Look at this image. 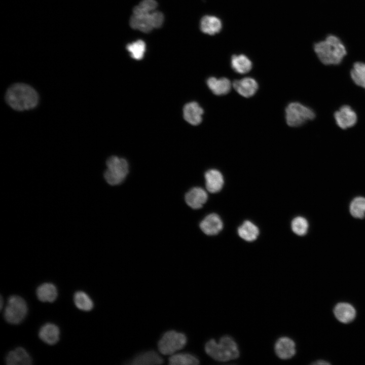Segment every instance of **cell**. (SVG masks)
I'll return each instance as SVG.
<instances>
[{
    "label": "cell",
    "instance_id": "6da1fadb",
    "mask_svg": "<svg viewBox=\"0 0 365 365\" xmlns=\"http://www.w3.org/2000/svg\"><path fill=\"white\" fill-rule=\"evenodd\" d=\"M6 100L12 108L21 111L35 107L39 101V96L36 91L29 85L16 83L7 90Z\"/></svg>",
    "mask_w": 365,
    "mask_h": 365
},
{
    "label": "cell",
    "instance_id": "7a4b0ae2",
    "mask_svg": "<svg viewBox=\"0 0 365 365\" xmlns=\"http://www.w3.org/2000/svg\"><path fill=\"white\" fill-rule=\"evenodd\" d=\"M314 50L320 61L325 65L340 64L347 54L343 43L334 35H329L324 40L316 43Z\"/></svg>",
    "mask_w": 365,
    "mask_h": 365
},
{
    "label": "cell",
    "instance_id": "3957f363",
    "mask_svg": "<svg viewBox=\"0 0 365 365\" xmlns=\"http://www.w3.org/2000/svg\"><path fill=\"white\" fill-rule=\"evenodd\" d=\"M205 350L209 356L220 361L235 359L239 356L236 343L229 336L222 337L218 343L214 339L209 340L205 345Z\"/></svg>",
    "mask_w": 365,
    "mask_h": 365
},
{
    "label": "cell",
    "instance_id": "277c9868",
    "mask_svg": "<svg viewBox=\"0 0 365 365\" xmlns=\"http://www.w3.org/2000/svg\"><path fill=\"white\" fill-rule=\"evenodd\" d=\"M106 166L107 169L104 173V177L111 185L121 184L128 173L129 165L124 158L112 156L107 160Z\"/></svg>",
    "mask_w": 365,
    "mask_h": 365
},
{
    "label": "cell",
    "instance_id": "5b68a950",
    "mask_svg": "<svg viewBox=\"0 0 365 365\" xmlns=\"http://www.w3.org/2000/svg\"><path fill=\"white\" fill-rule=\"evenodd\" d=\"M285 112L286 123L293 127L300 126L315 117V113L311 108L298 102L289 103Z\"/></svg>",
    "mask_w": 365,
    "mask_h": 365
},
{
    "label": "cell",
    "instance_id": "8992f818",
    "mask_svg": "<svg viewBox=\"0 0 365 365\" xmlns=\"http://www.w3.org/2000/svg\"><path fill=\"white\" fill-rule=\"evenodd\" d=\"M27 311L28 307L25 301L19 296L13 295L8 299L4 316L8 323L18 324L24 320Z\"/></svg>",
    "mask_w": 365,
    "mask_h": 365
},
{
    "label": "cell",
    "instance_id": "52a82bcc",
    "mask_svg": "<svg viewBox=\"0 0 365 365\" xmlns=\"http://www.w3.org/2000/svg\"><path fill=\"white\" fill-rule=\"evenodd\" d=\"M186 343L185 335L174 331H170L166 332L160 339L158 348L162 354L171 355L182 349Z\"/></svg>",
    "mask_w": 365,
    "mask_h": 365
},
{
    "label": "cell",
    "instance_id": "ba28073f",
    "mask_svg": "<svg viewBox=\"0 0 365 365\" xmlns=\"http://www.w3.org/2000/svg\"><path fill=\"white\" fill-rule=\"evenodd\" d=\"M337 125L343 129L353 127L357 122L355 112L349 105H343L334 113Z\"/></svg>",
    "mask_w": 365,
    "mask_h": 365
},
{
    "label": "cell",
    "instance_id": "9c48e42d",
    "mask_svg": "<svg viewBox=\"0 0 365 365\" xmlns=\"http://www.w3.org/2000/svg\"><path fill=\"white\" fill-rule=\"evenodd\" d=\"M274 350L277 356L282 359H288L296 353L294 341L287 337L279 338L276 342Z\"/></svg>",
    "mask_w": 365,
    "mask_h": 365
},
{
    "label": "cell",
    "instance_id": "30bf717a",
    "mask_svg": "<svg viewBox=\"0 0 365 365\" xmlns=\"http://www.w3.org/2000/svg\"><path fill=\"white\" fill-rule=\"evenodd\" d=\"M232 86L238 93L247 98L254 95L258 89L257 82L250 77L235 80L232 83Z\"/></svg>",
    "mask_w": 365,
    "mask_h": 365
},
{
    "label": "cell",
    "instance_id": "8fae6325",
    "mask_svg": "<svg viewBox=\"0 0 365 365\" xmlns=\"http://www.w3.org/2000/svg\"><path fill=\"white\" fill-rule=\"evenodd\" d=\"M201 230L207 235H215L223 229V222L220 216L215 213L207 215L200 223Z\"/></svg>",
    "mask_w": 365,
    "mask_h": 365
},
{
    "label": "cell",
    "instance_id": "7c38bea8",
    "mask_svg": "<svg viewBox=\"0 0 365 365\" xmlns=\"http://www.w3.org/2000/svg\"><path fill=\"white\" fill-rule=\"evenodd\" d=\"M5 361L8 365H30L32 363L31 356L21 347L10 351L6 356Z\"/></svg>",
    "mask_w": 365,
    "mask_h": 365
},
{
    "label": "cell",
    "instance_id": "4fadbf2b",
    "mask_svg": "<svg viewBox=\"0 0 365 365\" xmlns=\"http://www.w3.org/2000/svg\"><path fill=\"white\" fill-rule=\"evenodd\" d=\"M206 192L201 188L195 187L191 189L185 195L187 204L193 209H199L207 200Z\"/></svg>",
    "mask_w": 365,
    "mask_h": 365
},
{
    "label": "cell",
    "instance_id": "5bb4252c",
    "mask_svg": "<svg viewBox=\"0 0 365 365\" xmlns=\"http://www.w3.org/2000/svg\"><path fill=\"white\" fill-rule=\"evenodd\" d=\"M203 110L196 102H191L186 104L183 109L185 120L193 125L199 124L202 120Z\"/></svg>",
    "mask_w": 365,
    "mask_h": 365
},
{
    "label": "cell",
    "instance_id": "9a60e30c",
    "mask_svg": "<svg viewBox=\"0 0 365 365\" xmlns=\"http://www.w3.org/2000/svg\"><path fill=\"white\" fill-rule=\"evenodd\" d=\"M39 337L45 343L51 345H54L59 340V328L55 324L47 323L40 328Z\"/></svg>",
    "mask_w": 365,
    "mask_h": 365
},
{
    "label": "cell",
    "instance_id": "2e32d148",
    "mask_svg": "<svg viewBox=\"0 0 365 365\" xmlns=\"http://www.w3.org/2000/svg\"><path fill=\"white\" fill-rule=\"evenodd\" d=\"M207 190L210 193L219 192L223 188L224 178L222 174L217 170L210 169L204 175Z\"/></svg>",
    "mask_w": 365,
    "mask_h": 365
},
{
    "label": "cell",
    "instance_id": "e0dca14e",
    "mask_svg": "<svg viewBox=\"0 0 365 365\" xmlns=\"http://www.w3.org/2000/svg\"><path fill=\"white\" fill-rule=\"evenodd\" d=\"M207 85L211 92L216 95L227 94L230 92L232 86L230 81L225 77H210L207 80Z\"/></svg>",
    "mask_w": 365,
    "mask_h": 365
},
{
    "label": "cell",
    "instance_id": "ac0fdd59",
    "mask_svg": "<svg viewBox=\"0 0 365 365\" xmlns=\"http://www.w3.org/2000/svg\"><path fill=\"white\" fill-rule=\"evenodd\" d=\"M38 299L43 302H53L57 297L56 286L51 283H44L39 285L36 290Z\"/></svg>",
    "mask_w": 365,
    "mask_h": 365
},
{
    "label": "cell",
    "instance_id": "d6986e66",
    "mask_svg": "<svg viewBox=\"0 0 365 365\" xmlns=\"http://www.w3.org/2000/svg\"><path fill=\"white\" fill-rule=\"evenodd\" d=\"M334 314L337 319L343 323H348L353 320L356 311L353 307L348 303H341L335 307Z\"/></svg>",
    "mask_w": 365,
    "mask_h": 365
},
{
    "label": "cell",
    "instance_id": "ffe728a7",
    "mask_svg": "<svg viewBox=\"0 0 365 365\" xmlns=\"http://www.w3.org/2000/svg\"><path fill=\"white\" fill-rule=\"evenodd\" d=\"M222 26L221 20L215 16H205L200 21V27L201 31L207 34L213 35L219 32Z\"/></svg>",
    "mask_w": 365,
    "mask_h": 365
},
{
    "label": "cell",
    "instance_id": "44dd1931",
    "mask_svg": "<svg viewBox=\"0 0 365 365\" xmlns=\"http://www.w3.org/2000/svg\"><path fill=\"white\" fill-rule=\"evenodd\" d=\"M150 13L142 15L133 14L130 19V26L134 29H138L143 32H150L154 28Z\"/></svg>",
    "mask_w": 365,
    "mask_h": 365
},
{
    "label": "cell",
    "instance_id": "7402d4cb",
    "mask_svg": "<svg viewBox=\"0 0 365 365\" xmlns=\"http://www.w3.org/2000/svg\"><path fill=\"white\" fill-rule=\"evenodd\" d=\"M163 362V359L155 351H149L141 353L134 358L131 364L134 365L159 364Z\"/></svg>",
    "mask_w": 365,
    "mask_h": 365
},
{
    "label": "cell",
    "instance_id": "603a6c76",
    "mask_svg": "<svg viewBox=\"0 0 365 365\" xmlns=\"http://www.w3.org/2000/svg\"><path fill=\"white\" fill-rule=\"evenodd\" d=\"M238 234L243 239L250 242L257 238L259 230L252 223L246 221L238 228Z\"/></svg>",
    "mask_w": 365,
    "mask_h": 365
},
{
    "label": "cell",
    "instance_id": "cb8c5ba5",
    "mask_svg": "<svg viewBox=\"0 0 365 365\" xmlns=\"http://www.w3.org/2000/svg\"><path fill=\"white\" fill-rule=\"evenodd\" d=\"M231 66L236 72L243 74L251 70L252 63L244 55H234L231 58Z\"/></svg>",
    "mask_w": 365,
    "mask_h": 365
},
{
    "label": "cell",
    "instance_id": "d4e9b609",
    "mask_svg": "<svg viewBox=\"0 0 365 365\" xmlns=\"http://www.w3.org/2000/svg\"><path fill=\"white\" fill-rule=\"evenodd\" d=\"M74 302L76 306L80 310L89 311L94 307V303L90 296L83 291H77L74 295Z\"/></svg>",
    "mask_w": 365,
    "mask_h": 365
},
{
    "label": "cell",
    "instance_id": "484cf974",
    "mask_svg": "<svg viewBox=\"0 0 365 365\" xmlns=\"http://www.w3.org/2000/svg\"><path fill=\"white\" fill-rule=\"evenodd\" d=\"M350 76L356 85L365 88V63L355 62L351 70Z\"/></svg>",
    "mask_w": 365,
    "mask_h": 365
},
{
    "label": "cell",
    "instance_id": "4316f807",
    "mask_svg": "<svg viewBox=\"0 0 365 365\" xmlns=\"http://www.w3.org/2000/svg\"><path fill=\"white\" fill-rule=\"evenodd\" d=\"M199 363L198 359L189 353L173 354L169 358V364L171 365H196Z\"/></svg>",
    "mask_w": 365,
    "mask_h": 365
},
{
    "label": "cell",
    "instance_id": "83f0119b",
    "mask_svg": "<svg viewBox=\"0 0 365 365\" xmlns=\"http://www.w3.org/2000/svg\"><path fill=\"white\" fill-rule=\"evenodd\" d=\"M349 210L353 217L363 218L365 217V198L359 196L354 198L350 204Z\"/></svg>",
    "mask_w": 365,
    "mask_h": 365
},
{
    "label": "cell",
    "instance_id": "f1b7e54d",
    "mask_svg": "<svg viewBox=\"0 0 365 365\" xmlns=\"http://www.w3.org/2000/svg\"><path fill=\"white\" fill-rule=\"evenodd\" d=\"M126 49L134 59L141 60L145 52L146 45L143 41L138 40L127 44Z\"/></svg>",
    "mask_w": 365,
    "mask_h": 365
},
{
    "label": "cell",
    "instance_id": "f546056e",
    "mask_svg": "<svg viewBox=\"0 0 365 365\" xmlns=\"http://www.w3.org/2000/svg\"><path fill=\"white\" fill-rule=\"evenodd\" d=\"M291 227L296 234L304 236L307 233L309 225L306 218L302 216H297L292 221Z\"/></svg>",
    "mask_w": 365,
    "mask_h": 365
},
{
    "label": "cell",
    "instance_id": "4dcf8cb0",
    "mask_svg": "<svg viewBox=\"0 0 365 365\" xmlns=\"http://www.w3.org/2000/svg\"><path fill=\"white\" fill-rule=\"evenodd\" d=\"M150 16L154 28L161 27L164 20V15L161 12L153 11L150 13Z\"/></svg>",
    "mask_w": 365,
    "mask_h": 365
},
{
    "label": "cell",
    "instance_id": "1f68e13d",
    "mask_svg": "<svg viewBox=\"0 0 365 365\" xmlns=\"http://www.w3.org/2000/svg\"><path fill=\"white\" fill-rule=\"evenodd\" d=\"M138 6L145 12L150 13L156 9L158 4L155 0H142Z\"/></svg>",
    "mask_w": 365,
    "mask_h": 365
},
{
    "label": "cell",
    "instance_id": "d6a6232c",
    "mask_svg": "<svg viewBox=\"0 0 365 365\" xmlns=\"http://www.w3.org/2000/svg\"><path fill=\"white\" fill-rule=\"evenodd\" d=\"M314 364H330V363L328 362L323 361V360H318L314 363H313Z\"/></svg>",
    "mask_w": 365,
    "mask_h": 365
},
{
    "label": "cell",
    "instance_id": "836d02e7",
    "mask_svg": "<svg viewBox=\"0 0 365 365\" xmlns=\"http://www.w3.org/2000/svg\"><path fill=\"white\" fill-rule=\"evenodd\" d=\"M3 308V298L2 296H1V309Z\"/></svg>",
    "mask_w": 365,
    "mask_h": 365
}]
</instances>
